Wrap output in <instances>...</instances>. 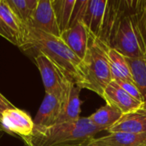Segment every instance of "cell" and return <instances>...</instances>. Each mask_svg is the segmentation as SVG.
Instances as JSON below:
<instances>
[{
  "instance_id": "obj_17",
  "label": "cell",
  "mask_w": 146,
  "mask_h": 146,
  "mask_svg": "<svg viewBox=\"0 0 146 146\" xmlns=\"http://www.w3.org/2000/svg\"><path fill=\"white\" fill-rule=\"evenodd\" d=\"M134 84L146 102V56L140 57H127Z\"/></svg>"
},
{
  "instance_id": "obj_3",
  "label": "cell",
  "mask_w": 146,
  "mask_h": 146,
  "mask_svg": "<svg viewBox=\"0 0 146 146\" xmlns=\"http://www.w3.org/2000/svg\"><path fill=\"white\" fill-rule=\"evenodd\" d=\"M106 47L102 40L90 33L88 49L81 62V89L90 90L103 97L107 86L113 80Z\"/></svg>"
},
{
  "instance_id": "obj_6",
  "label": "cell",
  "mask_w": 146,
  "mask_h": 146,
  "mask_svg": "<svg viewBox=\"0 0 146 146\" xmlns=\"http://www.w3.org/2000/svg\"><path fill=\"white\" fill-rule=\"evenodd\" d=\"M27 27L56 37L61 36L51 0H38L33 15Z\"/></svg>"
},
{
  "instance_id": "obj_16",
  "label": "cell",
  "mask_w": 146,
  "mask_h": 146,
  "mask_svg": "<svg viewBox=\"0 0 146 146\" xmlns=\"http://www.w3.org/2000/svg\"><path fill=\"white\" fill-rule=\"evenodd\" d=\"M0 17L7 27L14 33L19 42V47L21 49L27 27L13 12L6 0H0Z\"/></svg>"
},
{
  "instance_id": "obj_8",
  "label": "cell",
  "mask_w": 146,
  "mask_h": 146,
  "mask_svg": "<svg viewBox=\"0 0 146 146\" xmlns=\"http://www.w3.org/2000/svg\"><path fill=\"white\" fill-rule=\"evenodd\" d=\"M102 98L106 104L117 108L123 115L131 113L144 104V103L130 96L115 80H112L107 86Z\"/></svg>"
},
{
  "instance_id": "obj_21",
  "label": "cell",
  "mask_w": 146,
  "mask_h": 146,
  "mask_svg": "<svg viewBox=\"0 0 146 146\" xmlns=\"http://www.w3.org/2000/svg\"><path fill=\"white\" fill-rule=\"evenodd\" d=\"M121 88H123L130 96H132L133 98H134L135 99L145 103L144 102V98L141 94V92H139V90L138 89V87L136 86V85L133 82L131 81H127V80H115Z\"/></svg>"
},
{
  "instance_id": "obj_13",
  "label": "cell",
  "mask_w": 146,
  "mask_h": 146,
  "mask_svg": "<svg viewBox=\"0 0 146 146\" xmlns=\"http://www.w3.org/2000/svg\"><path fill=\"white\" fill-rule=\"evenodd\" d=\"M81 88L75 83H72L67 92L62 106V114L58 119V123L75 121L80 118L81 101L80 99V92Z\"/></svg>"
},
{
  "instance_id": "obj_9",
  "label": "cell",
  "mask_w": 146,
  "mask_h": 146,
  "mask_svg": "<svg viewBox=\"0 0 146 146\" xmlns=\"http://www.w3.org/2000/svg\"><path fill=\"white\" fill-rule=\"evenodd\" d=\"M60 38L80 60H83L88 49L90 33L82 21L62 32Z\"/></svg>"
},
{
  "instance_id": "obj_4",
  "label": "cell",
  "mask_w": 146,
  "mask_h": 146,
  "mask_svg": "<svg viewBox=\"0 0 146 146\" xmlns=\"http://www.w3.org/2000/svg\"><path fill=\"white\" fill-rule=\"evenodd\" d=\"M34 60L40 73L45 93L63 96L73 81L45 55L38 53L34 57Z\"/></svg>"
},
{
  "instance_id": "obj_15",
  "label": "cell",
  "mask_w": 146,
  "mask_h": 146,
  "mask_svg": "<svg viewBox=\"0 0 146 146\" xmlns=\"http://www.w3.org/2000/svg\"><path fill=\"white\" fill-rule=\"evenodd\" d=\"M122 115L123 114L120 110L106 104L88 116V118L93 125L107 131L110 127L114 126Z\"/></svg>"
},
{
  "instance_id": "obj_23",
  "label": "cell",
  "mask_w": 146,
  "mask_h": 146,
  "mask_svg": "<svg viewBox=\"0 0 146 146\" xmlns=\"http://www.w3.org/2000/svg\"><path fill=\"white\" fill-rule=\"evenodd\" d=\"M15 106L4 97L0 93V121H1V116L2 114L3 113V111H5L6 110L14 108Z\"/></svg>"
},
{
  "instance_id": "obj_1",
  "label": "cell",
  "mask_w": 146,
  "mask_h": 146,
  "mask_svg": "<svg viewBox=\"0 0 146 146\" xmlns=\"http://www.w3.org/2000/svg\"><path fill=\"white\" fill-rule=\"evenodd\" d=\"M104 131L92 123L88 117L75 121L34 127L31 135L22 138L26 146H81Z\"/></svg>"
},
{
  "instance_id": "obj_14",
  "label": "cell",
  "mask_w": 146,
  "mask_h": 146,
  "mask_svg": "<svg viewBox=\"0 0 146 146\" xmlns=\"http://www.w3.org/2000/svg\"><path fill=\"white\" fill-rule=\"evenodd\" d=\"M106 55L113 80H127L133 82L126 56L117 50L108 45L106 47Z\"/></svg>"
},
{
  "instance_id": "obj_12",
  "label": "cell",
  "mask_w": 146,
  "mask_h": 146,
  "mask_svg": "<svg viewBox=\"0 0 146 146\" xmlns=\"http://www.w3.org/2000/svg\"><path fill=\"white\" fill-rule=\"evenodd\" d=\"M108 0H89L82 22L87 27L89 33L98 38L100 37Z\"/></svg>"
},
{
  "instance_id": "obj_19",
  "label": "cell",
  "mask_w": 146,
  "mask_h": 146,
  "mask_svg": "<svg viewBox=\"0 0 146 146\" xmlns=\"http://www.w3.org/2000/svg\"><path fill=\"white\" fill-rule=\"evenodd\" d=\"M10 9L26 26L30 22L38 0H6Z\"/></svg>"
},
{
  "instance_id": "obj_11",
  "label": "cell",
  "mask_w": 146,
  "mask_h": 146,
  "mask_svg": "<svg viewBox=\"0 0 146 146\" xmlns=\"http://www.w3.org/2000/svg\"><path fill=\"white\" fill-rule=\"evenodd\" d=\"M146 141V133H110L106 136L94 138L86 145L87 146H139Z\"/></svg>"
},
{
  "instance_id": "obj_10",
  "label": "cell",
  "mask_w": 146,
  "mask_h": 146,
  "mask_svg": "<svg viewBox=\"0 0 146 146\" xmlns=\"http://www.w3.org/2000/svg\"><path fill=\"white\" fill-rule=\"evenodd\" d=\"M107 132L110 133H146V102L138 110L124 114L122 117Z\"/></svg>"
},
{
  "instance_id": "obj_26",
  "label": "cell",
  "mask_w": 146,
  "mask_h": 146,
  "mask_svg": "<svg viewBox=\"0 0 146 146\" xmlns=\"http://www.w3.org/2000/svg\"><path fill=\"white\" fill-rule=\"evenodd\" d=\"M81 146H87V145H81Z\"/></svg>"
},
{
  "instance_id": "obj_7",
  "label": "cell",
  "mask_w": 146,
  "mask_h": 146,
  "mask_svg": "<svg viewBox=\"0 0 146 146\" xmlns=\"http://www.w3.org/2000/svg\"><path fill=\"white\" fill-rule=\"evenodd\" d=\"M66 93L63 96L45 93L44 98L33 119L34 127H47L57 123L62 111Z\"/></svg>"
},
{
  "instance_id": "obj_22",
  "label": "cell",
  "mask_w": 146,
  "mask_h": 146,
  "mask_svg": "<svg viewBox=\"0 0 146 146\" xmlns=\"http://www.w3.org/2000/svg\"><path fill=\"white\" fill-rule=\"evenodd\" d=\"M0 36L4 38L9 42L12 43L15 45H17L19 47V42L14 34V33L7 27V25L3 21V20L0 17Z\"/></svg>"
},
{
  "instance_id": "obj_18",
  "label": "cell",
  "mask_w": 146,
  "mask_h": 146,
  "mask_svg": "<svg viewBox=\"0 0 146 146\" xmlns=\"http://www.w3.org/2000/svg\"><path fill=\"white\" fill-rule=\"evenodd\" d=\"M61 33L70 27L75 0H51Z\"/></svg>"
},
{
  "instance_id": "obj_25",
  "label": "cell",
  "mask_w": 146,
  "mask_h": 146,
  "mask_svg": "<svg viewBox=\"0 0 146 146\" xmlns=\"http://www.w3.org/2000/svg\"><path fill=\"white\" fill-rule=\"evenodd\" d=\"M139 146H146V141H145V142H144V143H143L142 145H140Z\"/></svg>"
},
{
  "instance_id": "obj_24",
  "label": "cell",
  "mask_w": 146,
  "mask_h": 146,
  "mask_svg": "<svg viewBox=\"0 0 146 146\" xmlns=\"http://www.w3.org/2000/svg\"><path fill=\"white\" fill-rule=\"evenodd\" d=\"M4 132H5V130L3 129V127L2 125L0 124V139H1V138L3 137V134Z\"/></svg>"
},
{
  "instance_id": "obj_20",
  "label": "cell",
  "mask_w": 146,
  "mask_h": 146,
  "mask_svg": "<svg viewBox=\"0 0 146 146\" xmlns=\"http://www.w3.org/2000/svg\"><path fill=\"white\" fill-rule=\"evenodd\" d=\"M88 1L89 0H75V4L72 14L70 27L75 25L76 23L83 21L85 14L86 12Z\"/></svg>"
},
{
  "instance_id": "obj_2",
  "label": "cell",
  "mask_w": 146,
  "mask_h": 146,
  "mask_svg": "<svg viewBox=\"0 0 146 146\" xmlns=\"http://www.w3.org/2000/svg\"><path fill=\"white\" fill-rule=\"evenodd\" d=\"M31 48L36 49L38 53L49 57L74 83L78 86H80L82 60L68 48L60 37L27 27L21 49L28 50Z\"/></svg>"
},
{
  "instance_id": "obj_5",
  "label": "cell",
  "mask_w": 146,
  "mask_h": 146,
  "mask_svg": "<svg viewBox=\"0 0 146 146\" xmlns=\"http://www.w3.org/2000/svg\"><path fill=\"white\" fill-rule=\"evenodd\" d=\"M0 124L8 133H15L21 139L31 135L34 129L33 120L30 115L15 107L3 111Z\"/></svg>"
}]
</instances>
